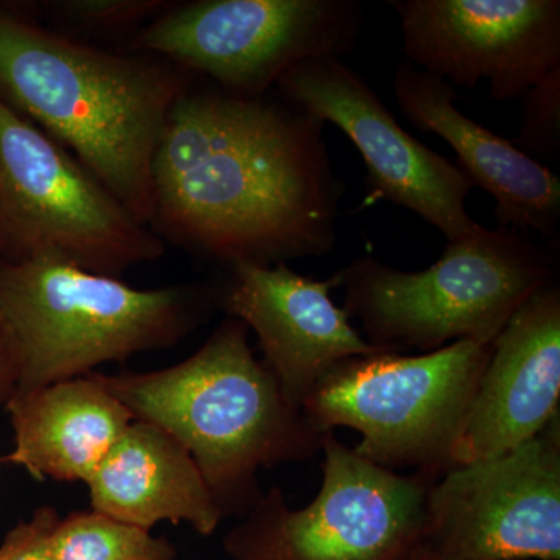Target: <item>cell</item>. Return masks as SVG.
Instances as JSON below:
<instances>
[{
  "mask_svg": "<svg viewBox=\"0 0 560 560\" xmlns=\"http://www.w3.org/2000/svg\"><path fill=\"white\" fill-rule=\"evenodd\" d=\"M324 127L285 102L184 92L154 151L151 224L230 267L326 256L346 187Z\"/></svg>",
  "mask_w": 560,
  "mask_h": 560,
  "instance_id": "cell-1",
  "label": "cell"
},
{
  "mask_svg": "<svg viewBox=\"0 0 560 560\" xmlns=\"http://www.w3.org/2000/svg\"><path fill=\"white\" fill-rule=\"evenodd\" d=\"M184 94L160 66L84 46L0 10V97L79 158L140 223L154 151Z\"/></svg>",
  "mask_w": 560,
  "mask_h": 560,
  "instance_id": "cell-2",
  "label": "cell"
},
{
  "mask_svg": "<svg viewBox=\"0 0 560 560\" xmlns=\"http://www.w3.org/2000/svg\"><path fill=\"white\" fill-rule=\"evenodd\" d=\"M248 327L224 319L189 359L150 372L97 377L131 412L186 447L224 517L260 499V469L311 458L318 433L254 357Z\"/></svg>",
  "mask_w": 560,
  "mask_h": 560,
  "instance_id": "cell-3",
  "label": "cell"
},
{
  "mask_svg": "<svg viewBox=\"0 0 560 560\" xmlns=\"http://www.w3.org/2000/svg\"><path fill=\"white\" fill-rule=\"evenodd\" d=\"M197 285L139 290L50 257L0 260V327L18 390L72 381L102 364L171 348L205 318Z\"/></svg>",
  "mask_w": 560,
  "mask_h": 560,
  "instance_id": "cell-4",
  "label": "cell"
},
{
  "mask_svg": "<svg viewBox=\"0 0 560 560\" xmlns=\"http://www.w3.org/2000/svg\"><path fill=\"white\" fill-rule=\"evenodd\" d=\"M555 257L514 230H480L448 242L422 271H400L370 256L335 275L345 311L385 352H433L452 342L493 345L533 294L556 282Z\"/></svg>",
  "mask_w": 560,
  "mask_h": 560,
  "instance_id": "cell-5",
  "label": "cell"
},
{
  "mask_svg": "<svg viewBox=\"0 0 560 560\" xmlns=\"http://www.w3.org/2000/svg\"><path fill=\"white\" fill-rule=\"evenodd\" d=\"M490 353L492 345L460 340L420 355L353 357L316 383L301 411L320 434L359 431L353 452L378 466L441 477Z\"/></svg>",
  "mask_w": 560,
  "mask_h": 560,
  "instance_id": "cell-6",
  "label": "cell"
},
{
  "mask_svg": "<svg viewBox=\"0 0 560 560\" xmlns=\"http://www.w3.org/2000/svg\"><path fill=\"white\" fill-rule=\"evenodd\" d=\"M323 485L291 510L278 486L224 536L232 560H405L422 544L427 499L438 477L397 474L323 434Z\"/></svg>",
  "mask_w": 560,
  "mask_h": 560,
  "instance_id": "cell-7",
  "label": "cell"
},
{
  "mask_svg": "<svg viewBox=\"0 0 560 560\" xmlns=\"http://www.w3.org/2000/svg\"><path fill=\"white\" fill-rule=\"evenodd\" d=\"M0 238L13 253L7 259L50 257L113 278L164 250L150 226L2 97Z\"/></svg>",
  "mask_w": 560,
  "mask_h": 560,
  "instance_id": "cell-8",
  "label": "cell"
},
{
  "mask_svg": "<svg viewBox=\"0 0 560 560\" xmlns=\"http://www.w3.org/2000/svg\"><path fill=\"white\" fill-rule=\"evenodd\" d=\"M361 20L353 0H201L151 22L132 49L198 70L230 94L264 97L300 62L352 50Z\"/></svg>",
  "mask_w": 560,
  "mask_h": 560,
  "instance_id": "cell-9",
  "label": "cell"
},
{
  "mask_svg": "<svg viewBox=\"0 0 560 560\" xmlns=\"http://www.w3.org/2000/svg\"><path fill=\"white\" fill-rule=\"evenodd\" d=\"M422 545L442 560H559L558 418L514 451L431 482Z\"/></svg>",
  "mask_w": 560,
  "mask_h": 560,
  "instance_id": "cell-10",
  "label": "cell"
},
{
  "mask_svg": "<svg viewBox=\"0 0 560 560\" xmlns=\"http://www.w3.org/2000/svg\"><path fill=\"white\" fill-rule=\"evenodd\" d=\"M276 86L283 102L352 140L366 165L364 208L393 202L433 224L447 242L480 230L467 212L474 187L458 165L408 135L377 92L340 57L302 61Z\"/></svg>",
  "mask_w": 560,
  "mask_h": 560,
  "instance_id": "cell-11",
  "label": "cell"
},
{
  "mask_svg": "<svg viewBox=\"0 0 560 560\" xmlns=\"http://www.w3.org/2000/svg\"><path fill=\"white\" fill-rule=\"evenodd\" d=\"M415 68L452 86L488 81L495 102L522 98L560 69L559 0H393Z\"/></svg>",
  "mask_w": 560,
  "mask_h": 560,
  "instance_id": "cell-12",
  "label": "cell"
},
{
  "mask_svg": "<svg viewBox=\"0 0 560 560\" xmlns=\"http://www.w3.org/2000/svg\"><path fill=\"white\" fill-rule=\"evenodd\" d=\"M219 305L230 318L256 331L264 363L278 378L287 400L301 410L316 383L341 361L390 353L374 348L331 300L335 276L316 280L289 265H232Z\"/></svg>",
  "mask_w": 560,
  "mask_h": 560,
  "instance_id": "cell-13",
  "label": "cell"
},
{
  "mask_svg": "<svg viewBox=\"0 0 560 560\" xmlns=\"http://www.w3.org/2000/svg\"><path fill=\"white\" fill-rule=\"evenodd\" d=\"M560 287L537 291L492 345L453 466L503 455L533 440L558 418Z\"/></svg>",
  "mask_w": 560,
  "mask_h": 560,
  "instance_id": "cell-14",
  "label": "cell"
},
{
  "mask_svg": "<svg viewBox=\"0 0 560 560\" xmlns=\"http://www.w3.org/2000/svg\"><path fill=\"white\" fill-rule=\"evenodd\" d=\"M397 105L418 130L444 139L458 156L471 187L495 200L499 230L536 232L559 248L560 178L511 140L503 139L455 105V88L405 61L393 81Z\"/></svg>",
  "mask_w": 560,
  "mask_h": 560,
  "instance_id": "cell-15",
  "label": "cell"
},
{
  "mask_svg": "<svg viewBox=\"0 0 560 560\" xmlns=\"http://www.w3.org/2000/svg\"><path fill=\"white\" fill-rule=\"evenodd\" d=\"M14 448L5 463L36 481L84 482L135 420L97 377V371L31 390L7 401Z\"/></svg>",
  "mask_w": 560,
  "mask_h": 560,
  "instance_id": "cell-16",
  "label": "cell"
},
{
  "mask_svg": "<svg viewBox=\"0 0 560 560\" xmlns=\"http://www.w3.org/2000/svg\"><path fill=\"white\" fill-rule=\"evenodd\" d=\"M86 486L92 511L147 530L187 523L210 536L224 518L186 447L143 420H132Z\"/></svg>",
  "mask_w": 560,
  "mask_h": 560,
  "instance_id": "cell-17",
  "label": "cell"
},
{
  "mask_svg": "<svg viewBox=\"0 0 560 560\" xmlns=\"http://www.w3.org/2000/svg\"><path fill=\"white\" fill-rule=\"evenodd\" d=\"M55 560H175L176 548L151 530L114 521L101 512H73L54 534Z\"/></svg>",
  "mask_w": 560,
  "mask_h": 560,
  "instance_id": "cell-18",
  "label": "cell"
},
{
  "mask_svg": "<svg viewBox=\"0 0 560 560\" xmlns=\"http://www.w3.org/2000/svg\"><path fill=\"white\" fill-rule=\"evenodd\" d=\"M525 114L515 145L528 154H552L560 145V69L523 95Z\"/></svg>",
  "mask_w": 560,
  "mask_h": 560,
  "instance_id": "cell-19",
  "label": "cell"
},
{
  "mask_svg": "<svg viewBox=\"0 0 560 560\" xmlns=\"http://www.w3.org/2000/svg\"><path fill=\"white\" fill-rule=\"evenodd\" d=\"M57 5L70 21L95 28L128 27L164 9V3L151 0H73Z\"/></svg>",
  "mask_w": 560,
  "mask_h": 560,
  "instance_id": "cell-20",
  "label": "cell"
},
{
  "mask_svg": "<svg viewBox=\"0 0 560 560\" xmlns=\"http://www.w3.org/2000/svg\"><path fill=\"white\" fill-rule=\"evenodd\" d=\"M60 518L54 506H39L9 530L0 544V560H55L54 534Z\"/></svg>",
  "mask_w": 560,
  "mask_h": 560,
  "instance_id": "cell-21",
  "label": "cell"
},
{
  "mask_svg": "<svg viewBox=\"0 0 560 560\" xmlns=\"http://www.w3.org/2000/svg\"><path fill=\"white\" fill-rule=\"evenodd\" d=\"M18 383H20V375H18L16 363H14L9 341L0 327V407H5L7 401L16 393Z\"/></svg>",
  "mask_w": 560,
  "mask_h": 560,
  "instance_id": "cell-22",
  "label": "cell"
},
{
  "mask_svg": "<svg viewBox=\"0 0 560 560\" xmlns=\"http://www.w3.org/2000/svg\"><path fill=\"white\" fill-rule=\"evenodd\" d=\"M405 560H442L438 558L436 555H434L433 551L430 550V548H427L425 545L420 544L418 548H416L415 551L411 552L410 556H408Z\"/></svg>",
  "mask_w": 560,
  "mask_h": 560,
  "instance_id": "cell-23",
  "label": "cell"
}]
</instances>
